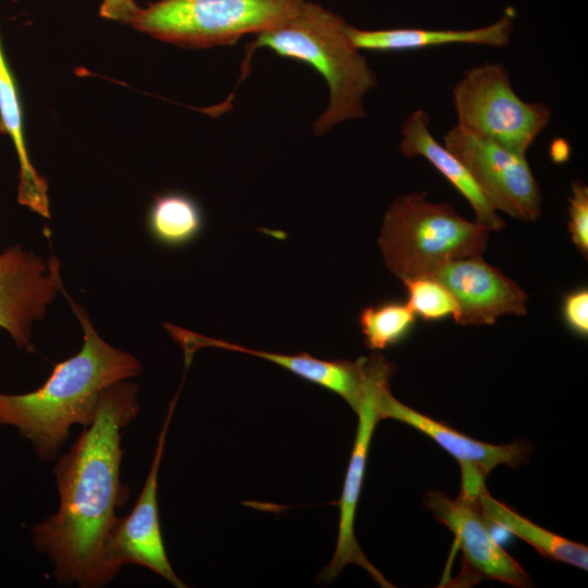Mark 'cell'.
I'll return each instance as SVG.
<instances>
[{"label":"cell","instance_id":"obj_1","mask_svg":"<svg viewBox=\"0 0 588 588\" xmlns=\"http://www.w3.org/2000/svg\"><path fill=\"white\" fill-rule=\"evenodd\" d=\"M138 388L130 380L107 387L93 422L53 468L60 497L57 512L32 527L35 548L53 564L65 586L97 588L111 581L105 548L117 510L128 499L121 480L122 431L137 417Z\"/></svg>","mask_w":588,"mask_h":588},{"label":"cell","instance_id":"obj_2","mask_svg":"<svg viewBox=\"0 0 588 588\" xmlns=\"http://www.w3.org/2000/svg\"><path fill=\"white\" fill-rule=\"evenodd\" d=\"M68 298L83 329L79 352L56 364L37 390L22 394L0 392V427H14L44 462L58 455L73 425L85 428L93 422L99 396L107 387L130 380L143 370L135 356L107 343L83 307Z\"/></svg>","mask_w":588,"mask_h":588},{"label":"cell","instance_id":"obj_3","mask_svg":"<svg viewBox=\"0 0 588 588\" xmlns=\"http://www.w3.org/2000/svg\"><path fill=\"white\" fill-rule=\"evenodd\" d=\"M346 25L338 14L306 0L292 16L255 35L245 46L238 83L248 75L255 50L267 48L278 57L308 64L327 82L329 105L315 122L317 135L343 121L365 117L364 96L376 86L377 78L366 58L350 41Z\"/></svg>","mask_w":588,"mask_h":588},{"label":"cell","instance_id":"obj_4","mask_svg":"<svg viewBox=\"0 0 588 588\" xmlns=\"http://www.w3.org/2000/svg\"><path fill=\"white\" fill-rule=\"evenodd\" d=\"M489 233L450 204L411 193L397 196L388 208L378 244L389 270L405 280L431 277L449 261L481 255Z\"/></svg>","mask_w":588,"mask_h":588},{"label":"cell","instance_id":"obj_5","mask_svg":"<svg viewBox=\"0 0 588 588\" xmlns=\"http://www.w3.org/2000/svg\"><path fill=\"white\" fill-rule=\"evenodd\" d=\"M306 0H159L138 9L130 25L185 48L235 44L292 16Z\"/></svg>","mask_w":588,"mask_h":588},{"label":"cell","instance_id":"obj_6","mask_svg":"<svg viewBox=\"0 0 588 588\" xmlns=\"http://www.w3.org/2000/svg\"><path fill=\"white\" fill-rule=\"evenodd\" d=\"M457 125L466 132L526 155L551 120L543 102L525 101L504 65L486 62L464 72L452 89Z\"/></svg>","mask_w":588,"mask_h":588},{"label":"cell","instance_id":"obj_7","mask_svg":"<svg viewBox=\"0 0 588 588\" xmlns=\"http://www.w3.org/2000/svg\"><path fill=\"white\" fill-rule=\"evenodd\" d=\"M443 142L466 166L498 212L522 221H535L540 217V186L526 155L475 136L457 124L446 132Z\"/></svg>","mask_w":588,"mask_h":588},{"label":"cell","instance_id":"obj_8","mask_svg":"<svg viewBox=\"0 0 588 588\" xmlns=\"http://www.w3.org/2000/svg\"><path fill=\"white\" fill-rule=\"evenodd\" d=\"M427 506L455 536L462 551V568L445 587H470L494 579L514 587H529L526 571L497 541L474 497L460 492L455 499L441 491L427 494Z\"/></svg>","mask_w":588,"mask_h":588},{"label":"cell","instance_id":"obj_9","mask_svg":"<svg viewBox=\"0 0 588 588\" xmlns=\"http://www.w3.org/2000/svg\"><path fill=\"white\" fill-rule=\"evenodd\" d=\"M176 396L170 404L158 436L155 455L142 492L126 516H118L105 548V566L112 580L128 565H138L163 577L174 587H186L173 571L163 543L158 509V474Z\"/></svg>","mask_w":588,"mask_h":588},{"label":"cell","instance_id":"obj_10","mask_svg":"<svg viewBox=\"0 0 588 588\" xmlns=\"http://www.w3.org/2000/svg\"><path fill=\"white\" fill-rule=\"evenodd\" d=\"M63 290L61 265L14 245L0 252V330L19 348L33 351V324Z\"/></svg>","mask_w":588,"mask_h":588},{"label":"cell","instance_id":"obj_11","mask_svg":"<svg viewBox=\"0 0 588 588\" xmlns=\"http://www.w3.org/2000/svg\"><path fill=\"white\" fill-rule=\"evenodd\" d=\"M392 365L382 356H370L367 388L357 412L358 427L347 466L341 499L339 501V535L334 554L320 575L322 581H330L348 564L366 569L381 587H393L384 576L367 560L357 543L354 523L367 464L368 450L377 422L381 419L377 407L380 389L390 384Z\"/></svg>","mask_w":588,"mask_h":588},{"label":"cell","instance_id":"obj_12","mask_svg":"<svg viewBox=\"0 0 588 588\" xmlns=\"http://www.w3.org/2000/svg\"><path fill=\"white\" fill-rule=\"evenodd\" d=\"M377 407L381 419L390 418L409 425L451 454L461 467L460 492L467 497L476 495L486 486V478L497 466L517 468L530 455V445L523 442L500 445L485 443L413 409L392 395L390 384L380 389Z\"/></svg>","mask_w":588,"mask_h":588},{"label":"cell","instance_id":"obj_13","mask_svg":"<svg viewBox=\"0 0 588 588\" xmlns=\"http://www.w3.org/2000/svg\"><path fill=\"white\" fill-rule=\"evenodd\" d=\"M431 277L455 299L457 324H492L501 316L526 314V292L480 255L449 261Z\"/></svg>","mask_w":588,"mask_h":588},{"label":"cell","instance_id":"obj_14","mask_svg":"<svg viewBox=\"0 0 588 588\" xmlns=\"http://www.w3.org/2000/svg\"><path fill=\"white\" fill-rule=\"evenodd\" d=\"M170 333L184 348L187 358L198 347L204 346L250 354L274 363L311 383L339 394L356 413L363 403L367 388L369 357H360L356 362L324 360L306 353L286 355L255 351L235 343L206 338L174 326L171 327Z\"/></svg>","mask_w":588,"mask_h":588},{"label":"cell","instance_id":"obj_15","mask_svg":"<svg viewBox=\"0 0 588 588\" xmlns=\"http://www.w3.org/2000/svg\"><path fill=\"white\" fill-rule=\"evenodd\" d=\"M431 118L424 109H416L401 125L400 149L406 157H422L446 179L467 200L475 213V220L490 231L504 228V221L486 198L466 166L430 131Z\"/></svg>","mask_w":588,"mask_h":588},{"label":"cell","instance_id":"obj_16","mask_svg":"<svg viewBox=\"0 0 588 588\" xmlns=\"http://www.w3.org/2000/svg\"><path fill=\"white\" fill-rule=\"evenodd\" d=\"M514 30L513 13L473 29H428L414 27L360 29L346 25L350 41L358 50L394 52L421 50L446 45H476L502 48Z\"/></svg>","mask_w":588,"mask_h":588},{"label":"cell","instance_id":"obj_17","mask_svg":"<svg viewBox=\"0 0 588 588\" xmlns=\"http://www.w3.org/2000/svg\"><path fill=\"white\" fill-rule=\"evenodd\" d=\"M0 132L9 135L20 164L19 203L44 218H50L48 182L41 176L26 148L23 110L14 75L7 61L0 38Z\"/></svg>","mask_w":588,"mask_h":588},{"label":"cell","instance_id":"obj_18","mask_svg":"<svg viewBox=\"0 0 588 588\" xmlns=\"http://www.w3.org/2000/svg\"><path fill=\"white\" fill-rule=\"evenodd\" d=\"M474 498L490 525L514 534L549 559L587 569L588 548L585 544L561 537L522 516L494 499L486 486Z\"/></svg>","mask_w":588,"mask_h":588},{"label":"cell","instance_id":"obj_19","mask_svg":"<svg viewBox=\"0 0 588 588\" xmlns=\"http://www.w3.org/2000/svg\"><path fill=\"white\" fill-rule=\"evenodd\" d=\"M147 228L158 243L168 247L184 246L198 237L204 228L199 204L182 192H167L155 197L147 213Z\"/></svg>","mask_w":588,"mask_h":588},{"label":"cell","instance_id":"obj_20","mask_svg":"<svg viewBox=\"0 0 588 588\" xmlns=\"http://www.w3.org/2000/svg\"><path fill=\"white\" fill-rule=\"evenodd\" d=\"M415 319L406 303L384 302L365 307L359 314L358 323L367 347L379 351L405 339Z\"/></svg>","mask_w":588,"mask_h":588},{"label":"cell","instance_id":"obj_21","mask_svg":"<svg viewBox=\"0 0 588 588\" xmlns=\"http://www.w3.org/2000/svg\"><path fill=\"white\" fill-rule=\"evenodd\" d=\"M402 281L407 293L406 304L416 317L424 321H439L455 316V299L436 278L416 277Z\"/></svg>","mask_w":588,"mask_h":588},{"label":"cell","instance_id":"obj_22","mask_svg":"<svg viewBox=\"0 0 588 588\" xmlns=\"http://www.w3.org/2000/svg\"><path fill=\"white\" fill-rule=\"evenodd\" d=\"M568 231L576 248L587 259L588 256V187L581 181H574L568 197Z\"/></svg>","mask_w":588,"mask_h":588},{"label":"cell","instance_id":"obj_23","mask_svg":"<svg viewBox=\"0 0 588 588\" xmlns=\"http://www.w3.org/2000/svg\"><path fill=\"white\" fill-rule=\"evenodd\" d=\"M562 315L566 326L577 335H588V291L575 290L564 296Z\"/></svg>","mask_w":588,"mask_h":588},{"label":"cell","instance_id":"obj_24","mask_svg":"<svg viewBox=\"0 0 588 588\" xmlns=\"http://www.w3.org/2000/svg\"><path fill=\"white\" fill-rule=\"evenodd\" d=\"M138 9L134 0H102L99 14L107 20L130 24Z\"/></svg>","mask_w":588,"mask_h":588},{"label":"cell","instance_id":"obj_25","mask_svg":"<svg viewBox=\"0 0 588 588\" xmlns=\"http://www.w3.org/2000/svg\"><path fill=\"white\" fill-rule=\"evenodd\" d=\"M568 147L567 144L565 145V143L553 145L551 150L552 159L558 163L565 162L568 158Z\"/></svg>","mask_w":588,"mask_h":588}]
</instances>
